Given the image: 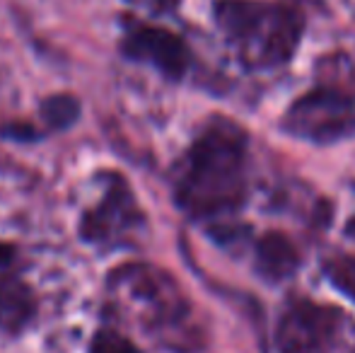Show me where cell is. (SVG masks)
Masks as SVG:
<instances>
[{"label": "cell", "mask_w": 355, "mask_h": 353, "mask_svg": "<svg viewBox=\"0 0 355 353\" xmlns=\"http://www.w3.org/2000/svg\"><path fill=\"white\" fill-rule=\"evenodd\" d=\"M249 191V146L225 117L206 123L174 175V201L191 218H223L244 206Z\"/></svg>", "instance_id": "6da1fadb"}, {"label": "cell", "mask_w": 355, "mask_h": 353, "mask_svg": "<svg viewBox=\"0 0 355 353\" xmlns=\"http://www.w3.org/2000/svg\"><path fill=\"white\" fill-rule=\"evenodd\" d=\"M215 24L249 71H273L295 56L304 32L297 5L281 0H218Z\"/></svg>", "instance_id": "7a4b0ae2"}, {"label": "cell", "mask_w": 355, "mask_h": 353, "mask_svg": "<svg viewBox=\"0 0 355 353\" xmlns=\"http://www.w3.org/2000/svg\"><path fill=\"white\" fill-rule=\"evenodd\" d=\"M112 291L138 310V317L153 334L172 341L187 329L189 302L172 276L148 264H128L114 271Z\"/></svg>", "instance_id": "3957f363"}, {"label": "cell", "mask_w": 355, "mask_h": 353, "mask_svg": "<svg viewBox=\"0 0 355 353\" xmlns=\"http://www.w3.org/2000/svg\"><path fill=\"white\" fill-rule=\"evenodd\" d=\"M348 329L341 310L295 298L278 317L276 344L281 353H338L346 346Z\"/></svg>", "instance_id": "277c9868"}, {"label": "cell", "mask_w": 355, "mask_h": 353, "mask_svg": "<svg viewBox=\"0 0 355 353\" xmlns=\"http://www.w3.org/2000/svg\"><path fill=\"white\" fill-rule=\"evenodd\" d=\"M293 138L317 146L355 136V99L334 87H317L290 104L281 121Z\"/></svg>", "instance_id": "5b68a950"}, {"label": "cell", "mask_w": 355, "mask_h": 353, "mask_svg": "<svg viewBox=\"0 0 355 353\" xmlns=\"http://www.w3.org/2000/svg\"><path fill=\"white\" fill-rule=\"evenodd\" d=\"M143 225L145 218L133 196V189L121 175H109L102 196L85 211L80 221V237L87 245L109 250V247L131 245Z\"/></svg>", "instance_id": "8992f818"}, {"label": "cell", "mask_w": 355, "mask_h": 353, "mask_svg": "<svg viewBox=\"0 0 355 353\" xmlns=\"http://www.w3.org/2000/svg\"><path fill=\"white\" fill-rule=\"evenodd\" d=\"M121 49L128 58L148 63L169 80H182L191 68V49L164 27L133 24L123 37Z\"/></svg>", "instance_id": "52a82bcc"}, {"label": "cell", "mask_w": 355, "mask_h": 353, "mask_svg": "<svg viewBox=\"0 0 355 353\" xmlns=\"http://www.w3.org/2000/svg\"><path fill=\"white\" fill-rule=\"evenodd\" d=\"M37 312V300L27 283L19 278L17 252L0 242V332L19 334Z\"/></svg>", "instance_id": "ba28073f"}, {"label": "cell", "mask_w": 355, "mask_h": 353, "mask_svg": "<svg viewBox=\"0 0 355 353\" xmlns=\"http://www.w3.org/2000/svg\"><path fill=\"white\" fill-rule=\"evenodd\" d=\"M300 266L297 247L283 232H266L257 242V271L271 283L288 281Z\"/></svg>", "instance_id": "9c48e42d"}, {"label": "cell", "mask_w": 355, "mask_h": 353, "mask_svg": "<svg viewBox=\"0 0 355 353\" xmlns=\"http://www.w3.org/2000/svg\"><path fill=\"white\" fill-rule=\"evenodd\" d=\"M324 273H327L329 283L343 293L348 300L355 302V257L338 255L324 264Z\"/></svg>", "instance_id": "30bf717a"}, {"label": "cell", "mask_w": 355, "mask_h": 353, "mask_svg": "<svg viewBox=\"0 0 355 353\" xmlns=\"http://www.w3.org/2000/svg\"><path fill=\"white\" fill-rule=\"evenodd\" d=\"M44 119L51 123L53 128H66L71 126L78 117V102L75 97H68V94H58V97H49L42 107Z\"/></svg>", "instance_id": "8fae6325"}, {"label": "cell", "mask_w": 355, "mask_h": 353, "mask_svg": "<svg viewBox=\"0 0 355 353\" xmlns=\"http://www.w3.org/2000/svg\"><path fill=\"white\" fill-rule=\"evenodd\" d=\"M89 353H141L138 346L131 339H126L123 334L114 329H99L92 339Z\"/></svg>", "instance_id": "7c38bea8"}, {"label": "cell", "mask_w": 355, "mask_h": 353, "mask_svg": "<svg viewBox=\"0 0 355 353\" xmlns=\"http://www.w3.org/2000/svg\"><path fill=\"white\" fill-rule=\"evenodd\" d=\"M133 5H141V8H148L150 12H169L179 0H128Z\"/></svg>", "instance_id": "4fadbf2b"}]
</instances>
